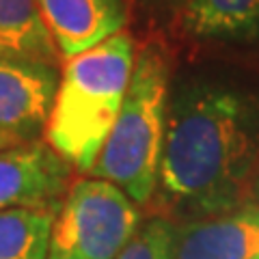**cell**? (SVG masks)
Returning <instances> with one entry per match:
<instances>
[{"mask_svg":"<svg viewBox=\"0 0 259 259\" xmlns=\"http://www.w3.org/2000/svg\"><path fill=\"white\" fill-rule=\"evenodd\" d=\"M259 175V91L188 78L168 93L156 197L194 218L236 209Z\"/></svg>","mask_w":259,"mask_h":259,"instance_id":"cell-1","label":"cell"},{"mask_svg":"<svg viewBox=\"0 0 259 259\" xmlns=\"http://www.w3.org/2000/svg\"><path fill=\"white\" fill-rule=\"evenodd\" d=\"M134 69L127 32L67 59L59 78L46 143L76 171H93L106 143Z\"/></svg>","mask_w":259,"mask_h":259,"instance_id":"cell-2","label":"cell"},{"mask_svg":"<svg viewBox=\"0 0 259 259\" xmlns=\"http://www.w3.org/2000/svg\"><path fill=\"white\" fill-rule=\"evenodd\" d=\"M168 63L158 48L134 61L119 115L100 151L93 175L115 184L139 205L156 194L168 108Z\"/></svg>","mask_w":259,"mask_h":259,"instance_id":"cell-3","label":"cell"},{"mask_svg":"<svg viewBox=\"0 0 259 259\" xmlns=\"http://www.w3.org/2000/svg\"><path fill=\"white\" fill-rule=\"evenodd\" d=\"M141 229V212L106 180H78L54 212L48 259H115Z\"/></svg>","mask_w":259,"mask_h":259,"instance_id":"cell-4","label":"cell"},{"mask_svg":"<svg viewBox=\"0 0 259 259\" xmlns=\"http://www.w3.org/2000/svg\"><path fill=\"white\" fill-rule=\"evenodd\" d=\"M56 65L0 56V130L32 143L48 125L59 89Z\"/></svg>","mask_w":259,"mask_h":259,"instance_id":"cell-5","label":"cell"},{"mask_svg":"<svg viewBox=\"0 0 259 259\" xmlns=\"http://www.w3.org/2000/svg\"><path fill=\"white\" fill-rule=\"evenodd\" d=\"M69 164L44 141L0 151V212L59 207L67 192Z\"/></svg>","mask_w":259,"mask_h":259,"instance_id":"cell-6","label":"cell"},{"mask_svg":"<svg viewBox=\"0 0 259 259\" xmlns=\"http://www.w3.org/2000/svg\"><path fill=\"white\" fill-rule=\"evenodd\" d=\"M56 52L71 59L121 32L127 13L123 0H35Z\"/></svg>","mask_w":259,"mask_h":259,"instance_id":"cell-7","label":"cell"},{"mask_svg":"<svg viewBox=\"0 0 259 259\" xmlns=\"http://www.w3.org/2000/svg\"><path fill=\"white\" fill-rule=\"evenodd\" d=\"M173 259H259V207H238L175 227Z\"/></svg>","mask_w":259,"mask_h":259,"instance_id":"cell-8","label":"cell"},{"mask_svg":"<svg viewBox=\"0 0 259 259\" xmlns=\"http://www.w3.org/2000/svg\"><path fill=\"white\" fill-rule=\"evenodd\" d=\"M180 28L205 44H250L259 39V0H184Z\"/></svg>","mask_w":259,"mask_h":259,"instance_id":"cell-9","label":"cell"},{"mask_svg":"<svg viewBox=\"0 0 259 259\" xmlns=\"http://www.w3.org/2000/svg\"><path fill=\"white\" fill-rule=\"evenodd\" d=\"M0 56L56 65L59 52L35 0H0Z\"/></svg>","mask_w":259,"mask_h":259,"instance_id":"cell-10","label":"cell"},{"mask_svg":"<svg viewBox=\"0 0 259 259\" xmlns=\"http://www.w3.org/2000/svg\"><path fill=\"white\" fill-rule=\"evenodd\" d=\"M56 207H13L0 212V259H48Z\"/></svg>","mask_w":259,"mask_h":259,"instance_id":"cell-11","label":"cell"},{"mask_svg":"<svg viewBox=\"0 0 259 259\" xmlns=\"http://www.w3.org/2000/svg\"><path fill=\"white\" fill-rule=\"evenodd\" d=\"M175 227L166 218H151L141 225L134 238L115 259H173Z\"/></svg>","mask_w":259,"mask_h":259,"instance_id":"cell-12","label":"cell"},{"mask_svg":"<svg viewBox=\"0 0 259 259\" xmlns=\"http://www.w3.org/2000/svg\"><path fill=\"white\" fill-rule=\"evenodd\" d=\"M18 145H24L20 139H15L13 134L5 132V130H0V151L5 149H11V147H18Z\"/></svg>","mask_w":259,"mask_h":259,"instance_id":"cell-13","label":"cell"},{"mask_svg":"<svg viewBox=\"0 0 259 259\" xmlns=\"http://www.w3.org/2000/svg\"><path fill=\"white\" fill-rule=\"evenodd\" d=\"M153 3H162V5H184V0H153Z\"/></svg>","mask_w":259,"mask_h":259,"instance_id":"cell-14","label":"cell"}]
</instances>
